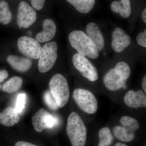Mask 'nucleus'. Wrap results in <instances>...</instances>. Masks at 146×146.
Returning <instances> with one entry per match:
<instances>
[{
    "label": "nucleus",
    "instance_id": "obj_1",
    "mask_svg": "<svg viewBox=\"0 0 146 146\" xmlns=\"http://www.w3.org/2000/svg\"><path fill=\"white\" fill-rule=\"evenodd\" d=\"M129 65L121 61L116 64L115 68L110 69L105 75L103 82L108 90L115 91L123 88L131 74Z\"/></svg>",
    "mask_w": 146,
    "mask_h": 146
},
{
    "label": "nucleus",
    "instance_id": "obj_2",
    "mask_svg": "<svg viewBox=\"0 0 146 146\" xmlns=\"http://www.w3.org/2000/svg\"><path fill=\"white\" fill-rule=\"evenodd\" d=\"M70 44L78 53L84 56L96 59L99 56V51L93 41L87 35L81 31H74L69 35Z\"/></svg>",
    "mask_w": 146,
    "mask_h": 146
},
{
    "label": "nucleus",
    "instance_id": "obj_3",
    "mask_svg": "<svg viewBox=\"0 0 146 146\" xmlns=\"http://www.w3.org/2000/svg\"><path fill=\"white\" fill-rule=\"evenodd\" d=\"M66 132L72 146L85 145L87 137L86 126L76 112H72L68 117Z\"/></svg>",
    "mask_w": 146,
    "mask_h": 146
},
{
    "label": "nucleus",
    "instance_id": "obj_4",
    "mask_svg": "<svg viewBox=\"0 0 146 146\" xmlns=\"http://www.w3.org/2000/svg\"><path fill=\"white\" fill-rule=\"evenodd\" d=\"M49 85L50 91L58 107H64L68 102L70 96L67 80L62 75L56 74L51 79Z\"/></svg>",
    "mask_w": 146,
    "mask_h": 146
},
{
    "label": "nucleus",
    "instance_id": "obj_5",
    "mask_svg": "<svg viewBox=\"0 0 146 146\" xmlns=\"http://www.w3.org/2000/svg\"><path fill=\"white\" fill-rule=\"evenodd\" d=\"M121 125H117L113 129L114 136L118 140L125 142L133 141L135 132L140 127L138 121L133 117L125 116L120 120Z\"/></svg>",
    "mask_w": 146,
    "mask_h": 146
},
{
    "label": "nucleus",
    "instance_id": "obj_6",
    "mask_svg": "<svg viewBox=\"0 0 146 146\" xmlns=\"http://www.w3.org/2000/svg\"><path fill=\"white\" fill-rule=\"evenodd\" d=\"M73 98L77 105L83 112L89 114L96 113L98 109V102L91 91L83 89L74 90Z\"/></svg>",
    "mask_w": 146,
    "mask_h": 146
},
{
    "label": "nucleus",
    "instance_id": "obj_7",
    "mask_svg": "<svg viewBox=\"0 0 146 146\" xmlns=\"http://www.w3.org/2000/svg\"><path fill=\"white\" fill-rule=\"evenodd\" d=\"M57 44L55 42H48L42 48L38 63L40 72H46L53 68L57 60Z\"/></svg>",
    "mask_w": 146,
    "mask_h": 146
},
{
    "label": "nucleus",
    "instance_id": "obj_8",
    "mask_svg": "<svg viewBox=\"0 0 146 146\" xmlns=\"http://www.w3.org/2000/svg\"><path fill=\"white\" fill-rule=\"evenodd\" d=\"M72 62L76 69L89 81L95 82L98 80V74L96 69L85 56L76 53L73 56Z\"/></svg>",
    "mask_w": 146,
    "mask_h": 146
},
{
    "label": "nucleus",
    "instance_id": "obj_9",
    "mask_svg": "<svg viewBox=\"0 0 146 146\" xmlns=\"http://www.w3.org/2000/svg\"><path fill=\"white\" fill-rule=\"evenodd\" d=\"M17 46L19 52L26 57L39 59L42 47L36 39L31 36H21L18 39Z\"/></svg>",
    "mask_w": 146,
    "mask_h": 146
},
{
    "label": "nucleus",
    "instance_id": "obj_10",
    "mask_svg": "<svg viewBox=\"0 0 146 146\" xmlns=\"http://www.w3.org/2000/svg\"><path fill=\"white\" fill-rule=\"evenodd\" d=\"M36 20V13L34 9L25 1L19 4L17 14V23L19 29H27Z\"/></svg>",
    "mask_w": 146,
    "mask_h": 146
},
{
    "label": "nucleus",
    "instance_id": "obj_11",
    "mask_svg": "<svg viewBox=\"0 0 146 146\" xmlns=\"http://www.w3.org/2000/svg\"><path fill=\"white\" fill-rule=\"evenodd\" d=\"M57 118L52 115L44 108H41L35 113L32 119L34 129L41 132L46 129L52 128L58 123Z\"/></svg>",
    "mask_w": 146,
    "mask_h": 146
},
{
    "label": "nucleus",
    "instance_id": "obj_12",
    "mask_svg": "<svg viewBox=\"0 0 146 146\" xmlns=\"http://www.w3.org/2000/svg\"><path fill=\"white\" fill-rule=\"evenodd\" d=\"M112 47L116 52H121L130 45L131 39L122 29L117 28L112 34Z\"/></svg>",
    "mask_w": 146,
    "mask_h": 146
},
{
    "label": "nucleus",
    "instance_id": "obj_13",
    "mask_svg": "<svg viewBox=\"0 0 146 146\" xmlns=\"http://www.w3.org/2000/svg\"><path fill=\"white\" fill-rule=\"evenodd\" d=\"M125 104L131 108L146 107L145 94L142 90L136 91L129 90L126 94L124 98Z\"/></svg>",
    "mask_w": 146,
    "mask_h": 146
},
{
    "label": "nucleus",
    "instance_id": "obj_14",
    "mask_svg": "<svg viewBox=\"0 0 146 146\" xmlns=\"http://www.w3.org/2000/svg\"><path fill=\"white\" fill-rule=\"evenodd\" d=\"M43 31L36 35V39L41 43L50 41L56 33V27L54 22L51 19H45L43 23Z\"/></svg>",
    "mask_w": 146,
    "mask_h": 146
},
{
    "label": "nucleus",
    "instance_id": "obj_15",
    "mask_svg": "<svg viewBox=\"0 0 146 146\" xmlns=\"http://www.w3.org/2000/svg\"><path fill=\"white\" fill-rule=\"evenodd\" d=\"M86 33L94 42L98 51L103 50L105 45L104 39L97 25L94 23H89L86 25Z\"/></svg>",
    "mask_w": 146,
    "mask_h": 146
},
{
    "label": "nucleus",
    "instance_id": "obj_16",
    "mask_svg": "<svg viewBox=\"0 0 146 146\" xmlns=\"http://www.w3.org/2000/svg\"><path fill=\"white\" fill-rule=\"evenodd\" d=\"M7 61L15 70L21 72L29 70L32 65V60L30 58L20 57L13 55L8 56Z\"/></svg>",
    "mask_w": 146,
    "mask_h": 146
},
{
    "label": "nucleus",
    "instance_id": "obj_17",
    "mask_svg": "<svg viewBox=\"0 0 146 146\" xmlns=\"http://www.w3.org/2000/svg\"><path fill=\"white\" fill-rule=\"evenodd\" d=\"M20 118L15 108L9 107L0 113V123L6 126L10 127L18 123Z\"/></svg>",
    "mask_w": 146,
    "mask_h": 146
},
{
    "label": "nucleus",
    "instance_id": "obj_18",
    "mask_svg": "<svg viewBox=\"0 0 146 146\" xmlns=\"http://www.w3.org/2000/svg\"><path fill=\"white\" fill-rule=\"evenodd\" d=\"M111 9L114 13H119L123 18H128L131 11L130 0L114 1L111 4Z\"/></svg>",
    "mask_w": 146,
    "mask_h": 146
},
{
    "label": "nucleus",
    "instance_id": "obj_19",
    "mask_svg": "<svg viewBox=\"0 0 146 146\" xmlns=\"http://www.w3.org/2000/svg\"><path fill=\"white\" fill-rule=\"evenodd\" d=\"M78 11L82 13H89L94 8L95 0H66Z\"/></svg>",
    "mask_w": 146,
    "mask_h": 146
},
{
    "label": "nucleus",
    "instance_id": "obj_20",
    "mask_svg": "<svg viewBox=\"0 0 146 146\" xmlns=\"http://www.w3.org/2000/svg\"><path fill=\"white\" fill-rule=\"evenodd\" d=\"M23 84L21 78L14 76L9 80L3 84L2 90L9 94H12L20 90Z\"/></svg>",
    "mask_w": 146,
    "mask_h": 146
},
{
    "label": "nucleus",
    "instance_id": "obj_21",
    "mask_svg": "<svg viewBox=\"0 0 146 146\" xmlns=\"http://www.w3.org/2000/svg\"><path fill=\"white\" fill-rule=\"evenodd\" d=\"M12 14L8 3L5 0H0V23L6 25L11 22Z\"/></svg>",
    "mask_w": 146,
    "mask_h": 146
},
{
    "label": "nucleus",
    "instance_id": "obj_22",
    "mask_svg": "<svg viewBox=\"0 0 146 146\" xmlns=\"http://www.w3.org/2000/svg\"><path fill=\"white\" fill-rule=\"evenodd\" d=\"M99 143L98 146H110L113 141V136L110 129L108 127L102 128L99 132Z\"/></svg>",
    "mask_w": 146,
    "mask_h": 146
},
{
    "label": "nucleus",
    "instance_id": "obj_23",
    "mask_svg": "<svg viewBox=\"0 0 146 146\" xmlns=\"http://www.w3.org/2000/svg\"><path fill=\"white\" fill-rule=\"evenodd\" d=\"M44 99L46 104L50 109L53 110L58 109L59 107L50 91L45 92L44 94Z\"/></svg>",
    "mask_w": 146,
    "mask_h": 146
},
{
    "label": "nucleus",
    "instance_id": "obj_24",
    "mask_svg": "<svg viewBox=\"0 0 146 146\" xmlns=\"http://www.w3.org/2000/svg\"><path fill=\"white\" fill-rule=\"evenodd\" d=\"M26 94L25 93H21L18 95L15 108L17 113H21L23 111L26 103Z\"/></svg>",
    "mask_w": 146,
    "mask_h": 146
},
{
    "label": "nucleus",
    "instance_id": "obj_25",
    "mask_svg": "<svg viewBox=\"0 0 146 146\" xmlns=\"http://www.w3.org/2000/svg\"><path fill=\"white\" fill-rule=\"evenodd\" d=\"M137 43L140 46L146 47V30L145 29L144 32L139 33L136 37Z\"/></svg>",
    "mask_w": 146,
    "mask_h": 146
},
{
    "label": "nucleus",
    "instance_id": "obj_26",
    "mask_svg": "<svg viewBox=\"0 0 146 146\" xmlns=\"http://www.w3.org/2000/svg\"><path fill=\"white\" fill-rule=\"evenodd\" d=\"M32 6L36 10L42 9L44 5L46 0H31Z\"/></svg>",
    "mask_w": 146,
    "mask_h": 146
},
{
    "label": "nucleus",
    "instance_id": "obj_27",
    "mask_svg": "<svg viewBox=\"0 0 146 146\" xmlns=\"http://www.w3.org/2000/svg\"><path fill=\"white\" fill-rule=\"evenodd\" d=\"M8 76V73L6 70L0 71V82H2Z\"/></svg>",
    "mask_w": 146,
    "mask_h": 146
},
{
    "label": "nucleus",
    "instance_id": "obj_28",
    "mask_svg": "<svg viewBox=\"0 0 146 146\" xmlns=\"http://www.w3.org/2000/svg\"><path fill=\"white\" fill-rule=\"evenodd\" d=\"M15 146H38L34 144L25 141H18L15 144Z\"/></svg>",
    "mask_w": 146,
    "mask_h": 146
},
{
    "label": "nucleus",
    "instance_id": "obj_29",
    "mask_svg": "<svg viewBox=\"0 0 146 146\" xmlns=\"http://www.w3.org/2000/svg\"><path fill=\"white\" fill-rule=\"evenodd\" d=\"M142 86L143 90L145 92V94H146V76H144L142 80Z\"/></svg>",
    "mask_w": 146,
    "mask_h": 146
},
{
    "label": "nucleus",
    "instance_id": "obj_30",
    "mask_svg": "<svg viewBox=\"0 0 146 146\" xmlns=\"http://www.w3.org/2000/svg\"><path fill=\"white\" fill-rule=\"evenodd\" d=\"M142 17L144 23H146V9L145 8L142 14Z\"/></svg>",
    "mask_w": 146,
    "mask_h": 146
},
{
    "label": "nucleus",
    "instance_id": "obj_31",
    "mask_svg": "<svg viewBox=\"0 0 146 146\" xmlns=\"http://www.w3.org/2000/svg\"><path fill=\"white\" fill-rule=\"evenodd\" d=\"M114 146H128L127 145H125V144L122 143H117Z\"/></svg>",
    "mask_w": 146,
    "mask_h": 146
},
{
    "label": "nucleus",
    "instance_id": "obj_32",
    "mask_svg": "<svg viewBox=\"0 0 146 146\" xmlns=\"http://www.w3.org/2000/svg\"><path fill=\"white\" fill-rule=\"evenodd\" d=\"M28 34L29 35H31L32 34V33L31 32H29L28 33Z\"/></svg>",
    "mask_w": 146,
    "mask_h": 146
},
{
    "label": "nucleus",
    "instance_id": "obj_33",
    "mask_svg": "<svg viewBox=\"0 0 146 146\" xmlns=\"http://www.w3.org/2000/svg\"><path fill=\"white\" fill-rule=\"evenodd\" d=\"M1 84H0V89H1Z\"/></svg>",
    "mask_w": 146,
    "mask_h": 146
}]
</instances>
